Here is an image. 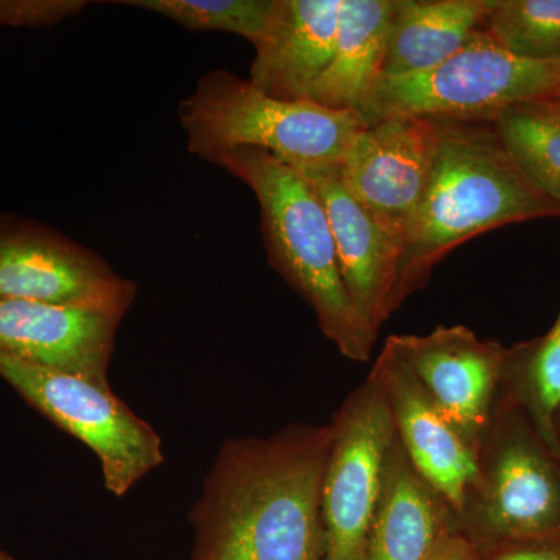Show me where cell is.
Here are the masks:
<instances>
[{
	"label": "cell",
	"instance_id": "30bf717a",
	"mask_svg": "<svg viewBox=\"0 0 560 560\" xmlns=\"http://www.w3.org/2000/svg\"><path fill=\"white\" fill-rule=\"evenodd\" d=\"M440 139V120L396 117L364 128L342 160L350 197L401 242L429 190Z\"/></svg>",
	"mask_w": 560,
	"mask_h": 560
},
{
	"label": "cell",
	"instance_id": "e0dca14e",
	"mask_svg": "<svg viewBox=\"0 0 560 560\" xmlns=\"http://www.w3.org/2000/svg\"><path fill=\"white\" fill-rule=\"evenodd\" d=\"M397 0H341L334 55L311 101L355 110L382 77Z\"/></svg>",
	"mask_w": 560,
	"mask_h": 560
},
{
	"label": "cell",
	"instance_id": "52a82bcc",
	"mask_svg": "<svg viewBox=\"0 0 560 560\" xmlns=\"http://www.w3.org/2000/svg\"><path fill=\"white\" fill-rule=\"evenodd\" d=\"M0 377L95 453L113 495H127L164 463L160 434L113 393L109 383L40 366L5 350H0Z\"/></svg>",
	"mask_w": 560,
	"mask_h": 560
},
{
	"label": "cell",
	"instance_id": "5bb4252c",
	"mask_svg": "<svg viewBox=\"0 0 560 560\" xmlns=\"http://www.w3.org/2000/svg\"><path fill=\"white\" fill-rule=\"evenodd\" d=\"M329 215L350 304L372 340L389 316L404 242L388 234L341 183L340 168L308 178Z\"/></svg>",
	"mask_w": 560,
	"mask_h": 560
},
{
	"label": "cell",
	"instance_id": "d6986e66",
	"mask_svg": "<svg viewBox=\"0 0 560 560\" xmlns=\"http://www.w3.org/2000/svg\"><path fill=\"white\" fill-rule=\"evenodd\" d=\"M497 400L518 408L560 455V313L539 340L506 349Z\"/></svg>",
	"mask_w": 560,
	"mask_h": 560
},
{
	"label": "cell",
	"instance_id": "83f0119b",
	"mask_svg": "<svg viewBox=\"0 0 560 560\" xmlns=\"http://www.w3.org/2000/svg\"><path fill=\"white\" fill-rule=\"evenodd\" d=\"M556 430H558V436L560 440V415L558 416V420H556Z\"/></svg>",
	"mask_w": 560,
	"mask_h": 560
},
{
	"label": "cell",
	"instance_id": "3957f363",
	"mask_svg": "<svg viewBox=\"0 0 560 560\" xmlns=\"http://www.w3.org/2000/svg\"><path fill=\"white\" fill-rule=\"evenodd\" d=\"M210 162L256 195L268 260L311 305L324 337L346 359L370 360L375 341L346 293L329 215L312 180L268 151L250 147L223 151Z\"/></svg>",
	"mask_w": 560,
	"mask_h": 560
},
{
	"label": "cell",
	"instance_id": "f1b7e54d",
	"mask_svg": "<svg viewBox=\"0 0 560 560\" xmlns=\"http://www.w3.org/2000/svg\"><path fill=\"white\" fill-rule=\"evenodd\" d=\"M560 95V94H559Z\"/></svg>",
	"mask_w": 560,
	"mask_h": 560
},
{
	"label": "cell",
	"instance_id": "ba28073f",
	"mask_svg": "<svg viewBox=\"0 0 560 560\" xmlns=\"http://www.w3.org/2000/svg\"><path fill=\"white\" fill-rule=\"evenodd\" d=\"M330 423L334 434L320 489L324 560H366L386 459L396 440L377 368L346 397Z\"/></svg>",
	"mask_w": 560,
	"mask_h": 560
},
{
	"label": "cell",
	"instance_id": "cb8c5ba5",
	"mask_svg": "<svg viewBox=\"0 0 560 560\" xmlns=\"http://www.w3.org/2000/svg\"><path fill=\"white\" fill-rule=\"evenodd\" d=\"M475 550L477 560H560V541H508Z\"/></svg>",
	"mask_w": 560,
	"mask_h": 560
},
{
	"label": "cell",
	"instance_id": "484cf974",
	"mask_svg": "<svg viewBox=\"0 0 560 560\" xmlns=\"http://www.w3.org/2000/svg\"><path fill=\"white\" fill-rule=\"evenodd\" d=\"M536 105L560 117V95H558V97L548 98V101L536 102Z\"/></svg>",
	"mask_w": 560,
	"mask_h": 560
},
{
	"label": "cell",
	"instance_id": "4fadbf2b",
	"mask_svg": "<svg viewBox=\"0 0 560 560\" xmlns=\"http://www.w3.org/2000/svg\"><path fill=\"white\" fill-rule=\"evenodd\" d=\"M117 313L0 296V350L108 383Z\"/></svg>",
	"mask_w": 560,
	"mask_h": 560
},
{
	"label": "cell",
	"instance_id": "ffe728a7",
	"mask_svg": "<svg viewBox=\"0 0 560 560\" xmlns=\"http://www.w3.org/2000/svg\"><path fill=\"white\" fill-rule=\"evenodd\" d=\"M490 125L525 178L560 205V117L526 103L501 110Z\"/></svg>",
	"mask_w": 560,
	"mask_h": 560
},
{
	"label": "cell",
	"instance_id": "7c38bea8",
	"mask_svg": "<svg viewBox=\"0 0 560 560\" xmlns=\"http://www.w3.org/2000/svg\"><path fill=\"white\" fill-rule=\"evenodd\" d=\"M374 366L388 396L397 441L416 470L458 511L477 474V447L420 385L393 342L386 340Z\"/></svg>",
	"mask_w": 560,
	"mask_h": 560
},
{
	"label": "cell",
	"instance_id": "ac0fdd59",
	"mask_svg": "<svg viewBox=\"0 0 560 560\" xmlns=\"http://www.w3.org/2000/svg\"><path fill=\"white\" fill-rule=\"evenodd\" d=\"M489 5L490 0H397L382 75L438 68L482 28Z\"/></svg>",
	"mask_w": 560,
	"mask_h": 560
},
{
	"label": "cell",
	"instance_id": "44dd1931",
	"mask_svg": "<svg viewBox=\"0 0 560 560\" xmlns=\"http://www.w3.org/2000/svg\"><path fill=\"white\" fill-rule=\"evenodd\" d=\"M282 0H124L190 32H224L259 46L278 16Z\"/></svg>",
	"mask_w": 560,
	"mask_h": 560
},
{
	"label": "cell",
	"instance_id": "d4e9b609",
	"mask_svg": "<svg viewBox=\"0 0 560 560\" xmlns=\"http://www.w3.org/2000/svg\"><path fill=\"white\" fill-rule=\"evenodd\" d=\"M429 560H477V550L466 537L451 529L438 541Z\"/></svg>",
	"mask_w": 560,
	"mask_h": 560
},
{
	"label": "cell",
	"instance_id": "7402d4cb",
	"mask_svg": "<svg viewBox=\"0 0 560 560\" xmlns=\"http://www.w3.org/2000/svg\"><path fill=\"white\" fill-rule=\"evenodd\" d=\"M482 28L514 57L560 60V0H490Z\"/></svg>",
	"mask_w": 560,
	"mask_h": 560
},
{
	"label": "cell",
	"instance_id": "6da1fadb",
	"mask_svg": "<svg viewBox=\"0 0 560 560\" xmlns=\"http://www.w3.org/2000/svg\"><path fill=\"white\" fill-rule=\"evenodd\" d=\"M331 423L221 445L190 512V560H324L320 489Z\"/></svg>",
	"mask_w": 560,
	"mask_h": 560
},
{
	"label": "cell",
	"instance_id": "9a60e30c",
	"mask_svg": "<svg viewBox=\"0 0 560 560\" xmlns=\"http://www.w3.org/2000/svg\"><path fill=\"white\" fill-rule=\"evenodd\" d=\"M341 0H282L256 49L249 81L280 101H311L334 55Z\"/></svg>",
	"mask_w": 560,
	"mask_h": 560
},
{
	"label": "cell",
	"instance_id": "7a4b0ae2",
	"mask_svg": "<svg viewBox=\"0 0 560 560\" xmlns=\"http://www.w3.org/2000/svg\"><path fill=\"white\" fill-rule=\"evenodd\" d=\"M440 125L429 190L405 235L393 313L423 289L436 265L463 243L506 224L560 217L559 202L525 178L492 125Z\"/></svg>",
	"mask_w": 560,
	"mask_h": 560
},
{
	"label": "cell",
	"instance_id": "8fae6325",
	"mask_svg": "<svg viewBox=\"0 0 560 560\" xmlns=\"http://www.w3.org/2000/svg\"><path fill=\"white\" fill-rule=\"evenodd\" d=\"M394 348L431 399L477 447L499 397L506 349L466 326L427 335H393Z\"/></svg>",
	"mask_w": 560,
	"mask_h": 560
},
{
	"label": "cell",
	"instance_id": "2e32d148",
	"mask_svg": "<svg viewBox=\"0 0 560 560\" xmlns=\"http://www.w3.org/2000/svg\"><path fill=\"white\" fill-rule=\"evenodd\" d=\"M453 521L451 503L416 470L396 436L386 459L366 560H429L441 537L453 529Z\"/></svg>",
	"mask_w": 560,
	"mask_h": 560
},
{
	"label": "cell",
	"instance_id": "277c9868",
	"mask_svg": "<svg viewBox=\"0 0 560 560\" xmlns=\"http://www.w3.org/2000/svg\"><path fill=\"white\" fill-rule=\"evenodd\" d=\"M187 149L212 161L223 151L260 149L305 178L337 171L368 127L352 109L280 101L226 69L210 70L179 106Z\"/></svg>",
	"mask_w": 560,
	"mask_h": 560
},
{
	"label": "cell",
	"instance_id": "4316f807",
	"mask_svg": "<svg viewBox=\"0 0 560 560\" xmlns=\"http://www.w3.org/2000/svg\"><path fill=\"white\" fill-rule=\"evenodd\" d=\"M0 560H14V558H11L9 552L0 551Z\"/></svg>",
	"mask_w": 560,
	"mask_h": 560
},
{
	"label": "cell",
	"instance_id": "9c48e42d",
	"mask_svg": "<svg viewBox=\"0 0 560 560\" xmlns=\"http://www.w3.org/2000/svg\"><path fill=\"white\" fill-rule=\"evenodd\" d=\"M0 296L125 316L136 285L58 232L0 219Z\"/></svg>",
	"mask_w": 560,
	"mask_h": 560
},
{
	"label": "cell",
	"instance_id": "8992f818",
	"mask_svg": "<svg viewBox=\"0 0 560 560\" xmlns=\"http://www.w3.org/2000/svg\"><path fill=\"white\" fill-rule=\"evenodd\" d=\"M559 94L560 60L514 57L480 28L438 68L415 75H382L355 110L368 127L396 117L492 124L511 106Z\"/></svg>",
	"mask_w": 560,
	"mask_h": 560
},
{
	"label": "cell",
	"instance_id": "5b68a950",
	"mask_svg": "<svg viewBox=\"0 0 560 560\" xmlns=\"http://www.w3.org/2000/svg\"><path fill=\"white\" fill-rule=\"evenodd\" d=\"M453 529L474 548L560 541V455L510 404L497 400Z\"/></svg>",
	"mask_w": 560,
	"mask_h": 560
},
{
	"label": "cell",
	"instance_id": "603a6c76",
	"mask_svg": "<svg viewBox=\"0 0 560 560\" xmlns=\"http://www.w3.org/2000/svg\"><path fill=\"white\" fill-rule=\"evenodd\" d=\"M86 0H0V25L9 27H50L79 16Z\"/></svg>",
	"mask_w": 560,
	"mask_h": 560
}]
</instances>
